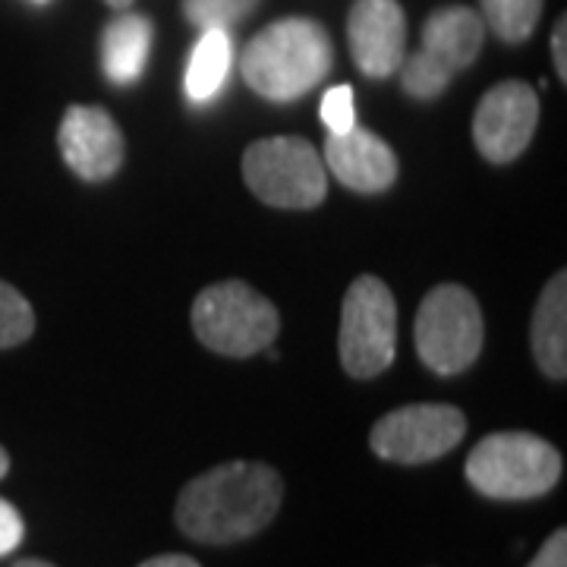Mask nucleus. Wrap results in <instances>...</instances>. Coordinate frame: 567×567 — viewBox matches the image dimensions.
<instances>
[{
    "label": "nucleus",
    "mask_w": 567,
    "mask_h": 567,
    "mask_svg": "<svg viewBox=\"0 0 567 567\" xmlns=\"http://www.w3.org/2000/svg\"><path fill=\"white\" fill-rule=\"evenodd\" d=\"M529 567H567V533L565 529H555L548 536L539 555L529 561Z\"/></svg>",
    "instance_id": "nucleus-22"
},
{
    "label": "nucleus",
    "mask_w": 567,
    "mask_h": 567,
    "mask_svg": "<svg viewBox=\"0 0 567 567\" xmlns=\"http://www.w3.org/2000/svg\"><path fill=\"white\" fill-rule=\"evenodd\" d=\"M284 502L278 470L259 461H230L196 476L177 498V527L208 546H227L265 529Z\"/></svg>",
    "instance_id": "nucleus-1"
},
{
    "label": "nucleus",
    "mask_w": 567,
    "mask_h": 567,
    "mask_svg": "<svg viewBox=\"0 0 567 567\" xmlns=\"http://www.w3.org/2000/svg\"><path fill=\"white\" fill-rule=\"evenodd\" d=\"M338 344L341 363L353 379H375L394 363L398 306L385 281L363 275L347 287Z\"/></svg>",
    "instance_id": "nucleus-6"
},
{
    "label": "nucleus",
    "mask_w": 567,
    "mask_h": 567,
    "mask_svg": "<svg viewBox=\"0 0 567 567\" xmlns=\"http://www.w3.org/2000/svg\"><path fill=\"white\" fill-rule=\"evenodd\" d=\"M13 567H54V565H48V561H41V558H25V561H20V565H13Z\"/></svg>",
    "instance_id": "nucleus-26"
},
{
    "label": "nucleus",
    "mask_w": 567,
    "mask_h": 567,
    "mask_svg": "<svg viewBox=\"0 0 567 567\" xmlns=\"http://www.w3.org/2000/svg\"><path fill=\"white\" fill-rule=\"evenodd\" d=\"M539 123V99L527 82L507 80L492 85L473 114V142L492 164L520 158Z\"/></svg>",
    "instance_id": "nucleus-9"
},
{
    "label": "nucleus",
    "mask_w": 567,
    "mask_h": 567,
    "mask_svg": "<svg viewBox=\"0 0 567 567\" xmlns=\"http://www.w3.org/2000/svg\"><path fill=\"white\" fill-rule=\"evenodd\" d=\"M234 63V41L227 29H205L203 39L196 41L193 58L186 66V95L189 102H212L221 92L224 80Z\"/></svg>",
    "instance_id": "nucleus-16"
},
{
    "label": "nucleus",
    "mask_w": 567,
    "mask_h": 567,
    "mask_svg": "<svg viewBox=\"0 0 567 567\" xmlns=\"http://www.w3.org/2000/svg\"><path fill=\"white\" fill-rule=\"evenodd\" d=\"M259 0H183V13L196 29H230L246 20Z\"/></svg>",
    "instance_id": "nucleus-19"
},
{
    "label": "nucleus",
    "mask_w": 567,
    "mask_h": 567,
    "mask_svg": "<svg viewBox=\"0 0 567 567\" xmlns=\"http://www.w3.org/2000/svg\"><path fill=\"white\" fill-rule=\"evenodd\" d=\"M546 0H480L483 22L507 44H517L533 35L536 22L543 17Z\"/></svg>",
    "instance_id": "nucleus-17"
},
{
    "label": "nucleus",
    "mask_w": 567,
    "mask_h": 567,
    "mask_svg": "<svg viewBox=\"0 0 567 567\" xmlns=\"http://www.w3.org/2000/svg\"><path fill=\"white\" fill-rule=\"evenodd\" d=\"M464 413L451 404H410L385 413L372 425L369 445L394 464H429L461 445Z\"/></svg>",
    "instance_id": "nucleus-8"
},
{
    "label": "nucleus",
    "mask_w": 567,
    "mask_h": 567,
    "mask_svg": "<svg viewBox=\"0 0 567 567\" xmlns=\"http://www.w3.org/2000/svg\"><path fill=\"white\" fill-rule=\"evenodd\" d=\"M533 357L548 379L561 382L567 375V275L558 271L546 284L533 312Z\"/></svg>",
    "instance_id": "nucleus-14"
},
{
    "label": "nucleus",
    "mask_w": 567,
    "mask_h": 567,
    "mask_svg": "<svg viewBox=\"0 0 567 567\" xmlns=\"http://www.w3.org/2000/svg\"><path fill=\"white\" fill-rule=\"evenodd\" d=\"M7 470H10V454H7V451L0 447V480L7 476Z\"/></svg>",
    "instance_id": "nucleus-25"
},
{
    "label": "nucleus",
    "mask_w": 567,
    "mask_h": 567,
    "mask_svg": "<svg viewBox=\"0 0 567 567\" xmlns=\"http://www.w3.org/2000/svg\"><path fill=\"white\" fill-rule=\"evenodd\" d=\"M140 567H199V561H193L189 555H158V558H148Z\"/></svg>",
    "instance_id": "nucleus-24"
},
{
    "label": "nucleus",
    "mask_w": 567,
    "mask_h": 567,
    "mask_svg": "<svg viewBox=\"0 0 567 567\" xmlns=\"http://www.w3.org/2000/svg\"><path fill=\"white\" fill-rule=\"evenodd\" d=\"M32 331H35V316L29 300L17 287L0 281V350L29 341Z\"/></svg>",
    "instance_id": "nucleus-18"
},
{
    "label": "nucleus",
    "mask_w": 567,
    "mask_h": 567,
    "mask_svg": "<svg viewBox=\"0 0 567 567\" xmlns=\"http://www.w3.org/2000/svg\"><path fill=\"white\" fill-rule=\"evenodd\" d=\"M107 3H111V7H114V10H126V7H130V3H133V0H107Z\"/></svg>",
    "instance_id": "nucleus-27"
},
{
    "label": "nucleus",
    "mask_w": 567,
    "mask_h": 567,
    "mask_svg": "<svg viewBox=\"0 0 567 567\" xmlns=\"http://www.w3.org/2000/svg\"><path fill=\"white\" fill-rule=\"evenodd\" d=\"M58 142L66 167L80 174L82 181L102 183L121 171L123 136L114 117L102 107L92 104L66 107Z\"/></svg>",
    "instance_id": "nucleus-11"
},
{
    "label": "nucleus",
    "mask_w": 567,
    "mask_h": 567,
    "mask_svg": "<svg viewBox=\"0 0 567 567\" xmlns=\"http://www.w3.org/2000/svg\"><path fill=\"white\" fill-rule=\"evenodd\" d=\"M281 316L275 303L244 281L205 287L193 303V331L221 357H252L278 338Z\"/></svg>",
    "instance_id": "nucleus-4"
},
{
    "label": "nucleus",
    "mask_w": 567,
    "mask_h": 567,
    "mask_svg": "<svg viewBox=\"0 0 567 567\" xmlns=\"http://www.w3.org/2000/svg\"><path fill=\"white\" fill-rule=\"evenodd\" d=\"M152 51V22L142 13H121L107 22L102 39V66L107 80L130 85L142 76Z\"/></svg>",
    "instance_id": "nucleus-15"
},
{
    "label": "nucleus",
    "mask_w": 567,
    "mask_h": 567,
    "mask_svg": "<svg viewBox=\"0 0 567 567\" xmlns=\"http://www.w3.org/2000/svg\"><path fill=\"white\" fill-rule=\"evenodd\" d=\"M353 61L372 80L398 73L406 51V17L398 0H353L347 17Z\"/></svg>",
    "instance_id": "nucleus-10"
},
{
    "label": "nucleus",
    "mask_w": 567,
    "mask_h": 567,
    "mask_svg": "<svg viewBox=\"0 0 567 567\" xmlns=\"http://www.w3.org/2000/svg\"><path fill=\"white\" fill-rule=\"evenodd\" d=\"M22 517L17 507L0 498V555H10L22 543Z\"/></svg>",
    "instance_id": "nucleus-21"
},
{
    "label": "nucleus",
    "mask_w": 567,
    "mask_h": 567,
    "mask_svg": "<svg viewBox=\"0 0 567 567\" xmlns=\"http://www.w3.org/2000/svg\"><path fill=\"white\" fill-rule=\"evenodd\" d=\"M483 39H486V22L480 20V13L454 3V7L435 10L425 20L420 51L435 66H442L445 73L454 76L480 58Z\"/></svg>",
    "instance_id": "nucleus-13"
},
{
    "label": "nucleus",
    "mask_w": 567,
    "mask_h": 567,
    "mask_svg": "<svg viewBox=\"0 0 567 567\" xmlns=\"http://www.w3.org/2000/svg\"><path fill=\"white\" fill-rule=\"evenodd\" d=\"M324 162L353 193H385L398 181V158L391 145L360 126L331 133L324 142Z\"/></svg>",
    "instance_id": "nucleus-12"
},
{
    "label": "nucleus",
    "mask_w": 567,
    "mask_h": 567,
    "mask_svg": "<svg viewBox=\"0 0 567 567\" xmlns=\"http://www.w3.org/2000/svg\"><path fill=\"white\" fill-rule=\"evenodd\" d=\"M322 121L331 133H344L350 126H357V102H353L350 85H334L324 92Z\"/></svg>",
    "instance_id": "nucleus-20"
},
{
    "label": "nucleus",
    "mask_w": 567,
    "mask_h": 567,
    "mask_svg": "<svg viewBox=\"0 0 567 567\" xmlns=\"http://www.w3.org/2000/svg\"><path fill=\"white\" fill-rule=\"evenodd\" d=\"M331 63L334 48L322 22L287 17L252 35L240 58V73L268 102H293L328 76Z\"/></svg>",
    "instance_id": "nucleus-2"
},
{
    "label": "nucleus",
    "mask_w": 567,
    "mask_h": 567,
    "mask_svg": "<svg viewBox=\"0 0 567 567\" xmlns=\"http://www.w3.org/2000/svg\"><path fill=\"white\" fill-rule=\"evenodd\" d=\"M246 186L275 208H316L324 199V162L300 136L259 140L244 155Z\"/></svg>",
    "instance_id": "nucleus-7"
},
{
    "label": "nucleus",
    "mask_w": 567,
    "mask_h": 567,
    "mask_svg": "<svg viewBox=\"0 0 567 567\" xmlns=\"http://www.w3.org/2000/svg\"><path fill=\"white\" fill-rule=\"evenodd\" d=\"M483 309L461 284H439L429 290L416 312V350L432 372L457 375L473 365L483 350Z\"/></svg>",
    "instance_id": "nucleus-5"
},
{
    "label": "nucleus",
    "mask_w": 567,
    "mask_h": 567,
    "mask_svg": "<svg viewBox=\"0 0 567 567\" xmlns=\"http://www.w3.org/2000/svg\"><path fill=\"white\" fill-rule=\"evenodd\" d=\"M567 22L565 17L558 20V25H555V35H551V58H555V70H558V76H561V82L567 80Z\"/></svg>",
    "instance_id": "nucleus-23"
},
{
    "label": "nucleus",
    "mask_w": 567,
    "mask_h": 567,
    "mask_svg": "<svg viewBox=\"0 0 567 567\" xmlns=\"http://www.w3.org/2000/svg\"><path fill=\"white\" fill-rule=\"evenodd\" d=\"M466 480L486 498H539L561 480V454L529 432H492L470 451Z\"/></svg>",
    "instance_id": "nucleus-3"
}]
</instances>
